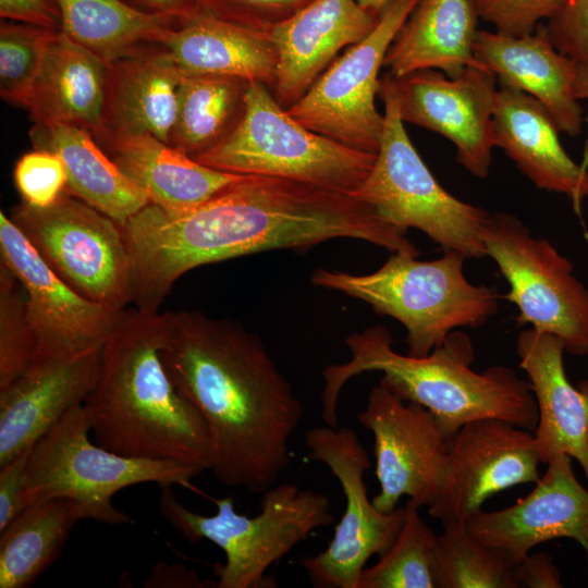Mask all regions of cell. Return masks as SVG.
I'll return each instance as SVG.
<instances>
[{"mask_svg": "<svg viewBox=\"0 0 588 588\" xmlns=\"http://www.w3.org/2000/svg\"><path fill=\"white\" fill-rule=\"evenodd\" d=\"M478 19L510 36L535 33L542 20L556 15L566 0H469Z\"/></svg>", "mask_w": 588, "mask_h": 588, "instance_id": "obj_38", "label": "cell"}, {"mask_svg": "<svg viewBox=\"0 0 588 588\" xmlns=\"http://www.w3.org/2000/svg\"><path fill=\"white\" fill-rule=\"evenodd\" d=\"M358 3L371 14L379 16L381 10L390 0H357Z\"/></svg>", "mask_w": 588, "mask_h": 588, "instance_id": "obj_46", "label": "cell"}, {"mask_svg": "<svg viewBox=\"0 0 588 588\" xmlns=\"http://www.w3.org/2000/svg\"><path fill=\"white\" fill-rule=\"evenodd\" d=\"M478 16L469 0H420L384 58L393 77L433 69L455 77L467 66L489 71L474 51Z\"/></svg>", "mask_w": 588, "mask_h": 588, "instance_id": "obj_26", "label": "cell"}, {"mask_svg": "<svg viewBox=\"0 0 588 588\" xmlns=\"http://www.w3.org/2000/svg\"><path fill=\"white\" fill-rule=\"evenodd\" d=\"M418 510L415 502L407 499L395 540L373 566L363 569L358 588H438V535Z\"/></svg>", "mask_w": 588, "mask_h": 588, "instance_id": "obj_32", "label": "cell"}, {"mask_svg": "<svg viewBox=\"0 0 588 588\" xmlns=\"http://www.w3.org/2000/svg\"><path fill=\"white\" fill-rule=\"evenodd\" d=\"M10 219L78 294L118 310L132 302L131 261L117 221L68 192L46 208L22 203Z\"/></svg>", "mask_w": 588, "mask_h": 588, "instance_id": "obj_10", "label": "cell"}, {"mask_svg": "<svg viewBox=\"0 0 588 588\" xmlns=\"http://www.w3.org/2000/svg\"><path fill=\"white\" fill-rule=\"evenodd\" d=\"M357 419L375 440L380 492L371 500L373 506L391 513L406 495L419 509L429 507L442 490L448 469V438L433 415L379 382Z\"/></svg>", "mask_w": 588, "mask_h": 588, "instance_id": "obj_13", "label": "cell"}, {"mask_svg": "<svg viewBox=\"0 0 588 588\" xmlns=\"http://www.w3.org/2000/svg\"><path fill=\"white\" fill-rule=\"evenodd\" d=\"M34 149L57 155L68 175L65 192L118 223L150 204L146 192L131 182L93 135L76 125L35 123L29 131Z\"/></svg>", "mask_w": 588, "mask_h": 588, "instance_id": "obj_28", "label": "cell"}, {"mask_svg": "<svg viewBox=\"0 0 588 588\" xmlns=\"http://www.w3.org/2000/svg\"><path fill=\"white\" fill-rule=\"evenodd\" d=\"M135 10L150 15L183 20L196 12V0H123Z\"/></svg>", "mask_w": 588, "mask_h": 588, "instance_id": "obj_44", "label": "cell"}, {"mask_svg": "<svg viewBox=\"0 0 588 588\" xmlns=\"http://www.w3.org/2000/svg\"><path fill=\"white\" fill-rule=\"evenodd\" d=\"M392 335L383 326L369 327L345 338L351 359L329 365L323 371L321 418L338 427V400L354 376L380 371V383L426 407L449 439L467 422L497 418L535 431L538 408L528 381L507 366L493 365L482 372L471 369L475 352L470 338L452 331L422 357L394 351Z\"/></svg>", "mask_w": 588, "mask_h": 588, "instance_id": "obj_3", "label": "cell"}, {"mask_svg": "<svg viewBox=\"0 0 588 588\" xmlns=\"http://www.w3.org/2000/svg\"><path fill=\"white\" fill-rule=\"evenodd\" d=\"M160 318L163 366L204 418L216 479L254 493L275 485L304 408L260 338L196 310Z\"/></svg>", "mask_w": 588, "mask_h": 588, "instance_id": "obj_1", "label": "cell"}, {"mask_svg": "<svg viewBox=\"0 0 588 588\" xmlns=\"http://www.w3.org/2000/svg\"><path fill=\"white\" fill-rule=\"evenodd\" d=\"M572 460L567 454L552 457L532 491L510 507L469 516V535L512 564L534 547L560 538L588 550V490L576 478Z\"/></svg>", "mask_w": 588, "mask_h": 588, "instance_id": "obj_17", "label": "cell"}, {"mask_svg": "<svg viewBox=\"0 0 588 588\" xmlns=\"http://www.w3.org/2000/svg\"><path fill=\"white\" fill-rule=\"evenodd\" d=\"M185 74L158 42L109 62L101 122L93 137L148 134L169 144Z\"/></svg>", "mask_w": 588, "mask_h": 588, "instance_id": "obj_20", "label": "cell"}, {"mask_svg": "<svg viewBox=\"0 0 588 588\" xmlns=\"http://www.w3.org/2000/svg\"><path fill=\"white\" fill-rule=\"evenodd\" d=\"M379 16L357 0H313L271 30L277 70L271 93L289 109L315 84L338 52L366 38Z\"/></svg>", "mask_w": 588, "mask_h": 588, "instance_id": "obj_19", "label": "cell"}, {"mask_svg": "<svg viewBox=\"0 0 588 588\" xmlns=\"http://www.w3.org/2000/svg\"><path fill=\"white\" fill-rule=\"evenodd\" d=\"M36 351L24 286L0 260V391L29 367Z\"/></svg>", "mask_w": 588, "mask_h": 588, "instance_id": "obj_35", "label": "cell"}, {"mask_svg": "<svg viewBox=\"0 0 588 588\" xmlns=\"http://www.w3.org/2000/svg\"><path fill=\"white\" fill-rule=\"evenodd\" d=\"M376 157L305 127L267 85L252 82L237 126L195 160L222 172L287 179L354 196Z\"/></svg>", "mask_w": 588, "mask_h": 588, "instance_id": "obj_6", "label": "cell"}, {"mask_svg": "<svg viewBox=\"0 0 588 588\" xmlns=\"http://www.w3.org/2000/svg\"><path fill=\"white\" fill-rule=\"evenodd\" d=\"M516 588H561V574L552 558L544 553L526 554L513 564Z\"/></svg>", "mask_w": 588, "mask_h": 588, "instance_id": "obj_41", "label": "cell"}, {"mask_svg": "<svg viewBox=\"0 0 588 588\" xmlns=\"http://www.w3.org/2000/svg\"><path fill=\"white\" fill-rule=\"evenodd\" d=\"M308 458L329 467L345 497V510L328 547L298 560L316 588H358L367 561L381 556L395 540L404 507L379 512L367 495L364 474L370 468L367 451L348 427H314L306 432Z\"/></svg>", "mask_w": 588, "mask_h": 588, "instance_id": "obj_11", "label": "cell"}, {"mask_svg": "<svg viewBox=\"0 0 588 588\" xmlns=\"http://www.w3.org/2000/svg\"><path fill=\"white\" fill-rule=\"evenodd\" d=\"M535 434L502 419L467 422L448 439V469L431 517L466 520L493 494L540 479Z\"/></svg>", "mask_w": 588, "mask_h": 588, "instance_id": "obj_15", "label": "cell"}, {"mask_svg": "<svg viewBox=\"0 0 588 588\" xmlns=\"http://www.w3.org/2000/svg\"><path fill=\"white\" fill-rule=\"evenodd\" d=\"M482 242L510 285L503 298L517 307V326L556 335L565 352L588 356V289L571 260L504 211L489 215Z\"/></svg>", "mask_w": 588, "mask_h": 588, "instance_id": "obj_9", "label": "cell"}, {"mask_svg": "<svg viewBox=\"0 0 588 588\" xmlns=\"http://www.w3.org/2000/svg\"><path fill=\"white\" fill-rule=\"evenodd\" d=\"M495 147L539 189L566 196L580 213L588 198L587 163L575 162L560 142V130L534 97L501 85L493 112Z\"/></svg>", "mask_w": 588, "mask_h": 588, "instance_id": "obj_23", "label": "cell"}, {"mask_svg": "<svg viewBox=\"0 0 588 588\" xmlns=\"http://www.w3.org/2000/svg\"><path fill=\"white\" fill-rule=\"evenodd\" d=\"M59 30L1 20L0 96L4 101L26 109L47 47Z\"/></svg>", "mask_w": 588, "mask_h": 588, "instance_id": "obj_34", "label": "cell"}, {"mask_svg": "<svg viewBox=\"0 0 588 588\" xmlns=\"http://www.w3.org/2000/svg\"><path fill=\"white\" fill-rule=\"evenodd\" d=\"M108 63L61 29L49 42L26 106L35 123L99 128Z\"/></svg>", "mask_w": 588, "mask_h": 588, "instance_id": "obj_27", "label": "cell"}, {"mask_svg": "<svg viewBox=\"0 0 588 588\" xmlns=\"http://www.w3.org/2000/svg\"><path fill=\"white\" fill-rule=\"evenodd\" d=\"M102 346L37 353L0 391V466L34 444L71 408L84 404L99 379Z\"/></svg>", "mask_w": 588, "mask_h": 588, "instance_id": "obj_18", "label": "cell"}, {"mask_svg": "<svg viewBox=\"0 0 588 588\" xmlns=\"http://www.w3.org/2000/svg\"><path fill=\"white\" fill-rule=\"evenodd\" d=\"M186 74H210L259 82L270 89L277 70L271 33L201 12L181 20L160 41Z\"/></svg>", "mask_w": 588, "mask_h": 588, "instance_id": "obj_25", "label": "cell"}, {"mask_svg": "<svg viewBox=\"0 0 588 588\" xmlns=\"http://www.w3.org/2000/svg\"><path fill=\"white\" fill-rule=\"evenodd\" d=\"M13 179L23 203L46 208L64 192L68 175L62 160L54 154L34 149L15 163Z\"/></svg>", "mask_w": 588, "mask_h": 588, "instance_id": "obj_36", "label": "cell"}, {"mask_svg": "<svg viewBox=\"0 0 588 588\" xmlns=\"http://www.w3.org/2000/svg\"><path fill=\"white\" fill-rule=\"evenodd\" d=\"M392 78L403 122L446 137L456 148L457 162L474 176L487 177L495 147L497 76L467 66L455 77L426 69Z\"/></svg>", "mask_w": 588, "mask_h": 588, "instance_id": "obj_14", "label": "cell"}, {"mask_svg": "<svg viewBox=\"0 0 588 588\" xmlns=\"http://www.w3.org/2000/svg\"><path fill=\"white\" fill-rule=\"evenodd\" d=\"M32 449L0 466V531L25 509L23 493Z\"/></svg>", "mask_w": 588, "mask_h": 588, "instance_id": "obj_40", "label": "cell"}, {"mask_svg": "<svg viewBox=\"0 0 588 588\" xmlns=\"http://www.w3.org/2000/svg\"><path fill=\"white\" fill-rule=\"evenodd\" d=\"M466 257L444 252L432 260L392 253L369 274L319 268L310 277L316 286L364 301L373 310L406 329L408 355L427 356L458 328H478L498 313L495 287L475 285L464 273Z\"/></svg>", "mask_w": 588, "mask_h": 588, "instance_id": "obj_4", "label": "cell"}, {"mask_svg": "<svg viewBox=\"0 0 588 588\" xmlns=\"http://www.w3.org/2000/svg\"><path fill=\"white\" fill-rule=\"evenodd\" d=\"M516 352L538 408L534 434L540 463L567 454L588 480V379L576 387L571 383L564 369V343L556 335L524 329Z\"/></svg>", "mask_w": 588, "mask_h": 588, "instance_id": "obj_21", "label": "cell"}, {"mask_svg": "<svg viewBox=\"0 0 588 588\" xmlns=\"http://www.w3.org/2000/svg\"><path fill=\"white\" fill-rule=\"evenodd\" d=\"M160 314L122 313L102 346L99 379L84 402L96 444L117 454L210 470L211 444L195 405L161 356Z\"/></svg>", "mask_w": 588, "mask_h": 588, "instance_id": "obj_2", "label": "cell"}, {"mask_svg": "<svg viewBox=\"0 0 588 588\" xmlns=\"http://www.w3.org/2000/svg\"><path fill=\"white\" fill-rule=\"evenodd\" d=\"M379 95L384 105L380 147L354 196L394 226L424 232L444 252L485 257L482 231L490 212L456 198L432 175L406 133L389 73L381 78Z\"/></svg>", "mask_w": 588, "mask_h": 588, "instance_id": "obj_8", "label": "cell"}, {"mask_svg": "<svg viewBox=\"0 0 588 588\" xmlns=\"http://www.w3.org/2000/svg\"><path fill=\"white\" fill-rule=\"evenodd\" d=\"M171 486H160L161 515L186 540H209L225 554V563L217 568V588L274 587L266 576L268 568L334 519L327 494L293 482L265 490L255 517L238 514L232 495L213 500L212 516L195 513L177 500Z\"/></svg>", "mask_w": 588, "mask_h": 588, "instance_id": "obj_5", "label": "cell"}, {"mask_svg": "<svg viewBox=\"0 0 588 588\" xmlns=\"http://www.w3.org/2000/svg\"><path fill=\"white\" fill-rule=\"evenodd\" d=\"M1 20L61 29L58 0H0Z\"/></svg>", "mask_w": 588, "mask_h": 588, "instance_id": "obj_42", "label": "cell"}, {"mask_svg": "<svg viewBox=\"0 0 588 588\" xmlns=\"http://www.w3.org/2000/svg\"><path fill=\"white\" fill-rule=\"evenodd\" d=\"M0 254L26 293L27 316L37 353H61L103 345L123 310L90 301L66 284L24 233L0 211Z\"/></svg>", "mask_w": 588, "mask_h": 588, "instance_id": "obj_16", "label": "cell"}, {"mask_svg": "<svg viewBox=\"0 0 588 588\" xmlns=\"http://www.w3.org/2000/svg\"><path fill=\"white\" fill-rule=\"evenodd\" d=\"M438 536V588H516L513 564L501 553L477 542L465 520L443 522Z\"/></svg>", "mask_w": 588, "mask_h": 588, "instance_id": "obj_33", "label": "cell"}, {"mask_svg": "<svg viewBox=\"0 0 588 588\" xmlns=\"http://www.w3.org/2000/svg\"><path fill=\"white\" fill-rule=\"evenodd\" d=\"M61 30L109 63L138 46L162 40L179 20L150 15L123 0H58Z\"/></svg>", "mask_w": 588, "mask_h": 588, "instance_id": "obj_31", "label": "cell"}, {"mask_svg": "<svg viewBox=\"0 0 588 588\" xmlns=\"http://www.w3.org/2000/svg\"><path fill=\"white\" fill-rule=\"evenodd\" d=\"M474 51L501 85L538 100L560 132L571 137L580 134L584 117L575 96L576 61L553 46L543 24L535 33L517 37L478 30Z\"/></svg>", "mask_w": 588, "mask_h": 588, "instance_id": "obj_22", "label": "cell"}, {"mask_svg": "<svg viewBox=\"0 0 588 588\" xmlns=\"http://www.w3.org/2000/svg\"><path fill=\"white\" fill-rule=\"evenodd\" d=\"M86 518L75 501L54 498L26 506L0 531V588H25L60 555Z\"/></svg>", "mask_w": 588, "mask_h": 588, "instance_id": "obj_29", "label": "cell"}, {"mask_svg": "<svg viewBox=\"0 0 588 588\" xmlns=\"http://www.w3.org/2000/svg\"><path fill=\"white\" fill-rule=\"evenodd\" d=\"M420 0H390L372 32L335 59L286 112L324 137L377 154L383 114L376 107L379 72L395 35Z\"/></svg>", "mask_w": 588, "mask_h": 588, "instance_id": "obj_12", "label": "cell"}, {"mask_svg": "<svg viewBox=\"0 0 588 588\" xmlns=\"http://www.w3.org/2000/svg\"><path fill=\"white\" fill-rule=\"evenodd\" d=\"M119 170L170 213L200 205L243 175L222 172L148 134L97 137Z\"/></svg>", "mask_w": 588, "mask_h": 588, "instance_id": "obj_24", "label": "cell"}, {"mask_svg": "<svg viewBox=\"0 0 588 588\" xmlns=\"http://www.w3.org/2000/svg\"><path fill=\"white\" fill-rule=\"evenodd\" d=\"M313 0H196V12L271 33Z\"/></svg>", "mask_w": 588, "mask_h": 588, "instance_id": "obj_37", "label": "cell"}, {"mask_svg": "<svg viewBox=\"0 0 588 588\" xmlns=\"http://www.w3.org/2000/svg\"><path fill=\"white\" fill-rule=\"evenodd\" d=\"M207 581H203L192 571L183 565H169L160 563L154 565L151 573L146 579L145 587H208Z\"/></svg>", "mask_w": 588, "mask_h": 588, "instance_id": "obj_43", "label": "cell"}, {"mask_svg": "<svg viewBox=\"0 0 588 588\" xmlns=\"http://www.w3.org/2000/svg\"><path fill=\"white\" fill-rule=\"evenodd\" d=\"M544 29L561 53L576 62L588 61V0H566Z\"/></svg>", "mask_w": 588, "mask_h": 588, "instance_id": "obj_39", "label": "cell"}, {"mask_svg": "<svg viewBox=\"0 0 588 588\" xmlns=\"http://www.w3.org/2000/svg\"><path fill=\"white\" fill-rule=\"evenodd\" d=\"M575 96L578 100L588 99V61L576 62Z\"/></svg>", "mask_w": 588, "mask_h": 588, "instance_id": "obj_45", "label": "cell"}, {"mask_svg": "<svg viewBox=\"0 0 588 588\" xmlns=\"http://www.w3.org/2000/svg\"><path fill=\"white\" fill-rule=\"evenodd\" d=\"M587 554H588V550H586Z\"/></svg>", "mask_w": 588, "mask_h": 588, "instance_id": "obj_47", "label": "cell"}, {"mask_svg": "<svg viewBox=\"0 0 588 588\" xmlns=\"http://www.w3.org/2000/svg\"><path fill=\"white\" fill-rule=\"evenodd\" d=\"M248 85L237 77L185 74L169 145L195 159L219 144L244 114Z\"/></svg>", "mask_w": 588, "mask_h": 588, "instance_id": "obj_30", "label": "cell"}, {"mask_svg": "<svg viewBox=\"0 0 588 588\" xmlns=\"http://www.w3.org/2000/svg\"><path fill=\"white\" fill-rule=\"evenodd\" d=\"M90 426L84 405L71 408L33 446L23 500L25 507L54 498L75 501L86 518L120 525L130 516L112 503L130 486L156 482L188 487L196 468L160 460L128 457L89 440Z\"/></svg>", "mask_w": 588, "mask_h": 588, "instance_id": "obj_7", "label": "cell"}]
</instances>
